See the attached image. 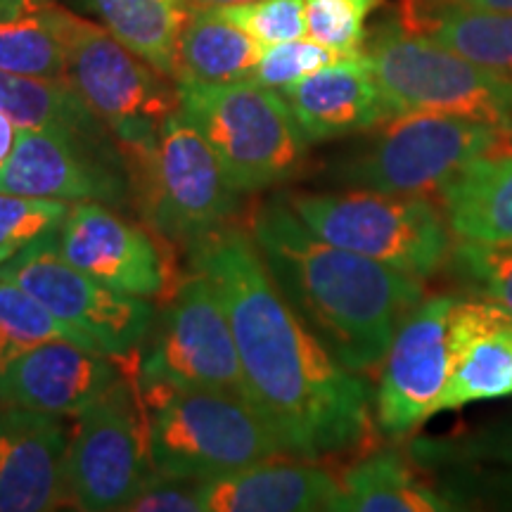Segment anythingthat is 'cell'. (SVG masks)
Segmentation results:
<instances>
[{
	"mask_svg": "<svg viewBox=\"0 0 512 512\" xmlns=\"http://www.w3.org/2000/svg\"><path fill=\"white\" fill-rule=\"evenodd\" d=\"M188 254L226 309L247 399L285 453L318 463L370 444L377 422L366 380L292 309L249 230L226 223L188 245Z\"/></svg>",
	"mask_w": 512,
	"mask_h": 512,
	"instance_id": "6da1fadb",
	"label": "cell"
},
{
	"mask_svg": "<svg viewBox=\"0 0 512 512\" xmlns=\"http://www.w3.org/2000/svg\"><path fill=\"white\" fill-rule=\"evenodd\" d=\"M261 259L292 309L344 368H380L403 318L425 299V280L342 249L273 197L247 219Z\"/></svg>",
	"mask_w": 512,
	"mask_h": 512,
	"instance_id": "7a4b0ae2",
	"label": "cell"
},
{
	"mask_svg": "<svg viewBox=\"0 0 512 512\" xmlns=\"http://www.w3.org/2000/svg\"><path fill=\"white\" fill-rule=\"evenodd\" d=\"M140 392L157 475L204 482L285 453L278 434L247 396L143 382Z\"/></svg>",
	"mask_w": 512,
	"mask_h": 512,
	"instance_id": "3957f363",
	"label": "cell"
},
{
	"mask_svg": "<svg viewBox=\"0 0 512 512\" xmlns=\"http://www.w3.org/2000/svg\"><path fill=\"white\" fill-rule=\"evenodd\" d=\"M50 10L64 46V81L110 128L124 159L136 164L157 145L164 121L181 110L178 83L140 60L102 24L57 5Z\"/></svg>",
	"mask_w": 512,
	"mask_h": 512,
	"instance_id": "277c9868",
	"label": "cell"
},
{
	"mask_svg": "<svg viewBox=\"0 0 512 512\" xmlns=\"http://www.w3.org/2000/svg\"><path fill=\"white\" fill-rule=\"evenodd\" d=\"M505 147H512V133L501 126L441 112L396 114L339 159L335 178L344 188L437 202L472 159Z\"/></svg>",
	"mask_w": 512,
	"mask_h": 512,
	"instance_id": "5b68a950",
	"label": "cell"
},
{
	"mask_svg": "<svg viewBox=\"0 0 512 512\" xmlns=\"http://www.w3.org/2000/svg\"><path fill=\"white\" fill-rule=\"evenodd\" d=\"M280 197L323 240L420 280L444 271L456 245L444 211L427 197L368 188Z\"/></svg>",
	"mask_w": 512,
	"mask_h": 512,
	"instance_id": "8992f818",
	"label": "cell"
},
{
	"mask_svg": "<svg viewBox=\"0 0 512 512\" xmlns=\"http://www.w3.org/2000/svg\"><path fill=\"white\" fill-rule=\"evenodd\" d=\"M178 95L240 192L271 188L302 171L311 143L278 91L245 79L178 83Z\"/></svg>",
	"mask_w": 512,
	"mask_h": 512,
	"instance_id": "52a82bcc",
	"label": "cell"
},
{
	"mask_svg": "<svg viewBox=\"0 0 512 512\" xmlns=\"http://www.w3.org/2000/svg\"><path fill=\"white\" fill-rule=\"evenodd\" d=\"M363 53L368 55L392 117L441 112L512 133V83L434 38L389 19L368 36Z\"/></svg>",
	"mask_w": 512,
	"mask_h": 512,
	"instance_id": "ba28073f",
	"label": "cell"
},
{
	"mask_svg": "<svg viewBox=\"0 0 512 512\" xmlns=\"http://www.w3.org/2000/svg\"><path fill=\"white\" fill-rule=\"evenodd\" d=\"M67 470L72 505L88 512L124 510L155 475L138 368L76 415Z\"/></svg>",
	"mask_w": 512,
	"mask_h": 512,
	"instance_id": "9c48e42d",
	"label": "cell"
},
{
	"mask_svg": "<svg viewBox=\"0 0 512 512\" xmlns=\"http://www.w3.org/2000/svg\"><path fill=\"white\" fill-rule=\"evenodd\" d=\"M136 169L145 221L166 240L192 245L238 209L240 190L183 110L164 121L157 145Z\"/></svg>",
	"mask_w": 512,
	"mask_h": 512,
	"instance_id": "30bf717a",
	"label": "cell"
},
{
	"mask_svg": "<svg viewBox=\"0 0 512 512\" xmlns=\"http://www.w3.org/2000/svg\"><path fill=\"white\" fill-rule=\"evenodd\" d=\"M55 233L57 230L43 235L0 264V278L34 294L102 354L117 358L133 354L152 328V304L112 290L69 264L57 249Z\"/></svg>",
	"mask_w": 512,
	"mask_h": 512,
	"instance_id": "8fae6325",
	"label": "cell"
},
{
	"mask_svg": "<svg viewBox=\"0 0 512 512\" xmlns=\"http://www.w3.org/2000/svg\"><path fill=\"white\" fill-rule=\"evenodd\" d=\"M138 380L247 396L226 309L202 273L192 271L171 294L162 325L138 363Z\"/></svg>",
	"mask_w": 512,
	"mask_h": 512,
	"instance_id": "7c38bea8",
	"label": "cell"
},
{
	"mask_svg": "<svg viewBox=\"0 0 512 512\" xmlns=\"http://www.w3.org/2000/svg\"><path fill=\"white\" fill-rule=\"evenodd\" d=\"M456 299L458 294L422 299L389 344L373 394L377 430L389 439L411 437L439 415L453 368L451 313Z\"/></svg>",
	"mask_w": 512,
	"mask_h": 512,
	"instance_id": "4fadbf2b",
	"label": "cell"
},
{
	"mask_svg": "<svg viewBox=\"0 0 512 512\" xmlns=\"http://www.w3.org/2000/svg\"><path fill=\"white\" fill-rule=\"evenodd\" d=\"M55 238L69 264L117 292L171 299L181 283L164 235L121 219L102 202H76Z\"/></svg>",
	"mask_w": 512,
	"mask_h": 512,
	"instance_id": "5bb4252c",
	"label": "cell"
},
{
	"mask_svg": "<svg viewBox=\"0 0 512 512\" xmlns=\"http://www.w3.org/2000/svg\"><path fill=\"white\" fill-rule=\"evenodd\" d=\"M117 147L60 131L17 128L15 147L0 166V190L69 204L121 207L128 197V176Z\"/></svg>",
	"mask_w": 512,
	"mask_h": 512,
	"instance_id": "9a60e30c",
	"label": "cell"
},
{
	"mask_svg": "<svg viewBox=\"0 0 512 512\" xmlns=\"http://www.w3.org/2000/svg\"><path fill=\"white\" fill-rule=\"evenodd\" d=\"M69 434L60 415L3 403L0 512H50L72 505Z\"/></svg>",
	"mask_w": 512,
	"mask_h": 512,
	"instance_id": "2e32d148",
	"label": "cell"
},
{
	"mask_svg": "<svg viewBox=\"0 0 512 512\" xmlns=\"http://www.w3.org/2000/svg\"><path fill=\"white\" fill-rule=\"evenodd\" d=\"M124 368L117 356L55 339L0 368V403L50 415H79L112 387Z\"/></svg>",
	"mask_w": 512,
	"mask_h": 512,
	"instance_id": "e0dca14e",
	"label": "cell"
},
{
	"mask_svg": "<svg viewBox=\"0 0 512 512\" xmlns=\"http://www.w3.org/2000/svg\"><path fill=\"white\" fill-rule=\"evenodd\" d=\"M280 95L309 143L368 133L392 117L366 53L339 57Z\"/></svg>",
	"mask_w": 512,
	"mask_h": 512,
	"instance_id": "ac0fdd59",
	"label": "cell"
},
{
	"mask_svg": "<svg viewBox=\"0 0 512 512\" xmlns=\"http://www.w3.org/2000/svg\"><path fill=\"white\" fill-rule=\"evenodd\" d=\"M339 498V479L313 460L287 453L200 484L202 512L337 510Z\"/></svg>",
	"mask_w": 512,
	"mask_h": 512,
	"instance_id": "d6986e66",
	"label": "cell"
},
{
	"mask_svg": "<svg viewBox=\"0 0 512 512\" xmlns=\"http://www.w3.org/2000/svg\"><path fill=\"white\" fill-rule=\"evenodd\" d=\"M453 368L439 413L512 396V316L458 294L451 313Z\"/></svg>",
	"mask_w": 512,
	"mask_h": 512,
	"instance_id": "ffe728a7",
	"label": "cell"
},
{
	"mask_svg": "<svg viewBox=\"0 0 512 512\" xmlns=\"http://www.w3.org/2000/svg\"><path fill=\"white\" fill-rule=\"evenodd\" d=\"M394 19L512 83V12L451 0H399Z\"/></svg>",
	"mask_w": 512,
	"mask_h": 512,
	"instance_id": "44dd1931",
	"label": "cell"
},
{
	"mask_svg": "<svg viewBox=\"0 0 512 512\" xmlns=\"http://www.w3.org/2000/svg\"><path fill=\"white\" fill-rule=\"evenodd\" d=\"M437 204L456 240L512 242V147L472 159Z\"/></svg>",
	"mask_w": 512,
	"mask_h": 512,
	"instance_id": "7402d4cb",
	"label": "cell"
},
{
	"mask_svg": "<svg viewBox=\"0 0 512 512\" xmlns=\"http://www.w3.org/2000/svg\"><path fill=\"white\" fill-rule=\"evenodd\" d=\"M259 43L219 8H190L178 41L176 83H233L252 79Z\"/></svg>",
	"mask_w": 512,
	"mask_h": 512,
	"instance_id": "603a6c76",
	"label": "cell"
},
{
	"mask_svg": "<svg viewBox=\"0 0 512 512\" xmlns=\"http://www.w3.org/2000/svg\"><path fill=\"white\" fill-rule=\"evenodd\" d=\"M337 512H451L439 486L427 484L396 451H377L356 460L339 479Z\"/></svg>",
	"mask_w": 512,
	"mask_h": 512,
	"instance_id": "cb8c5ba5",
	"label": "cell"
},
{
	"mask_svg": "<svg viewBox=\"0 0 512 512\" xmlns=\"http://www.w3.org/2000/svg\"><path fill=\"white\" fill-rule=\"evenodd\" d=\"M0 112L17 128H43L93 143H110L112 133L64 79H38L0 72Z\"/></svg>",
	"mask_w": 512,
	"mask_h": 512,
	"instance_id": "d4e9b609",
	"label": "cell"
},
{
	"mask_svg": "<svg viewBox=\"0 0 512 512\" xmlns=\"http://www.w3.org/2000/svg\"><path fill=\"white\" fill-rule=\"evenodd\" d=\"M140 60L176 81L178 41L190 8L171 0H76Z\"/></svg>",
	"mask_w": 512,
	"mask_h": 512,
	"instance_id": "484cf974",
	"label": "cell"
},
{
	"mask_svg": "<svg viewBox=\"0 0 512 512\" xmlns=\"http://www.w3.org/2000/svg\"><path fill=\"white\" fill-rule=\"evenodd\" d=\"M50 5L0 19V72L64 79V46Z\"/></svg>",
	"mask_w": 512,
	"mask_h": 512,
	"instance_id": "4316f807",
	"label": "cell"
},
{
	"mask_svg": "<svg viewBox=\"0 0 512 512\" xmlns=\"http://www.w3.org/2000/svg\"><path fill=\"white\" fill-rule=\"evenodd\" d=\"M55 339H69L95 349L86 337L62 323L46 304L38 302L34 294L12 280L0 278V368L29 349Z\"/></svg>",
	"mask_w": 512,
	"mask_h": 512,
	"instance_id": "83f0119b",
	"label": "cell"
},
{
	"mask_svg": "<svg viewBox=\"0 0 512 512\" xmlns=\"http://www.w3.org/2000/svg\"><path fill=\"white\" fill-rule=\"evenodd\" d=\"M444 271L460 294L512 316V242L456 240Z\"/></svg>",
	"mask_w": 512,
	"mask_h": 512,
	"instance_id": "f1b7e54d",
	"label": "cell"
},
{
	"mask_svg": "<svg viewBox=\"0 0 512 512\" xmlns=\"http://www.w3.org/2000/svg\"><path fill=\"white\" fill-rule=\"evenodd\" d=\"M413 446V458H418L425 467H441V470L456 465L512 467V418L491 422L475 432L451 439H425Z\"/></svg>",
	"mask_w": 512,
	"mask_h": 512,
	"instance_id": "f546056e",
	"label": "cell"
},
{
	"mask_svg": "<svg viewBox=\"0 0 512 512\" xmlns=\"http://www.w3.org/2000/svg\"><path fill=\"white\" fill-rule=\"evenodd\" d=\"M384 0H306L309 38L337 55L363 53L368 19Z\"/></svg>",
	"mask_w": 512,
	"mask_h": 512,
	"instance_id": "4dcf8cb0",
	"label": "cell"
},
{
	"mask_svg": "<svg viewBox=\"0 0 512 512\" xmlns=\"http://www.w3.org/2000/svg\"><path fill=\"white\" fill-rule=\"evenodd\" d=\"M69 209H72L69 202L0 190V264L27 249L31 242L60 228Z\"/></svg>",
	"mask_w": 512,
	"mask_h": 512,
	"instance_id": "1f68e13d",
	"label": "cell"
},
{
	"mask_svg": "<svg viewBox=\"0 0 512 512\" xmlns=\"http://www.w3.org/2000/svg\"><path fill=\"white\" fill-rule=\"evenodd\" d=\"M219 10L242 31H247L261 48L309 36L306 0H254V3L228 5Z\"/></svg>",
	"mask_w": 512,
	"mask_h": 512,
	"instance_id": "d6a6232c",
	"label": "cell"
},
{
	"mask_svg": "<svg viewBox=\"0 0 512 512\" xmlns=\"http://www.w3.org/2000/svg\"><path fill=\"white\" fill-rule=\"evenodd\" d=\"M439 491L456 505V510H512V467H446Z\"/></svg>",
	"mask_w": 512,
	"mask_h": 512,
	"instance_id": "836d02e7",
	"label": "cell"
},
{
	"mask_svg": "<svg viewBox=\"0 0 512 512\" xmlns=\"http://www.w3.org/2000/svg\"><path fill=\"white\" fill-rule=\"evenodd\" d=\"M344 55H337L328 50L313 38H297V41L278 43V46L264 48L256 62L252 81L261 86L273 88V91H285L287 86H294L297 81L318 72V69L328 67Z\"/></svg>",
	"mask_w": 512,
	"mask_h": 512,
	"instance_id": "e575fe53",
	"label": "cell"
},
{
	"mask_svg": "<svg viewBox=\"0 0 512 512\" xmlns=\"http://www.w3.org/2000/svg\"><path fill=\"white\" fill-rule=\"evenodd\" d=\"M200 479L152 475L126 512H202Z\"/></svg>",
	"mask_w": 512,
	"mask_h": 512,
	"instance_id": "d590c367",
	"label": "cell"
},
{
	"mask_svg": "<svg viewBox=\"0 0 512 512\" xmlns=\"http://www.w3.org/2000/svg\"><path fill=\"white\" fill-rule=\"evenodd\" d=\"M15 138H17V126L0 112V166L5 164V159L10 157L12 147H15Z\"/></svg>",
	"mask_w": 512,
	"mask_h": 512,
	"instance_id": "8d00e7d4",
	"label": "cell"
},
{
	"mask_svg": "<svg viewBox=\"0 0 512 512\" xmlns=\"http://www.w3.org/2000/svg\"><path fill=\"white\" fill-rule=\"evenodd\" d=\"M41 8L36 0H0V19H15Z\"/></svg>",
	"mask_w": 512,
	"mask_h": 512,
	"instance_id": "74e56055",
	"label": "cell"
},
{
	"mask_svg": "<svg viewBox=\"0 0 512 512\" xmlns=\"http://www.w3.org/2000/svg\"><path fill=\"white\" fill-rule=\"evenodd\" d=\"M451 3L470 5V8H482V10L512 12V0H451Z\"/></svg>",
	"mask_w": 512,
	"mask_h": 512,
	"instance_id": "f35d334b",
	"label": "cell"
},
{
	"mask_svg": "<svg viewBox=\"0 0 512 512\" xmlns=\"http://www.w3.org/2000/svg\"><path fill=\"white\" fill-rule=\"evenodd\" d=\"M188 8H228V5H245L254 0H183Z\"/></svg>",
	"mask_w": 512,
	"mask_h": 512,
	"instance_id": "ab89813d",
	"label": "cell"
},
{
	"mask_svg": "<svg viewBox=\"0 0 512 512\" xmlns=\"http://www.w3.org/2000/svg\"><path fill=\"white\" fill-rule=\"evenodd\" d=\"M36 3H38V5H48L50 0H36Z\"/></svg>",
	"mask_w": 512,
	"mask_h": 512,
	"instance_id": "60d3db41",
	"label": "cell"
}]
</instances>
